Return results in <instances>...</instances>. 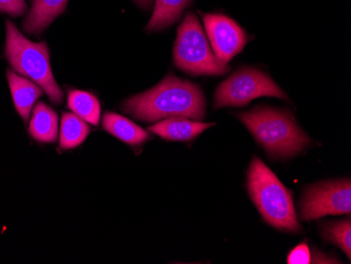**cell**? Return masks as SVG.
I'll return each mask as SVG.
<instances>
[{
  "mask_svg": "<svg viewBox=\"0 0 351 264\" xmlns=\"http://www.w3.org/2000/svg\"><path fill=\"white\" fill-rule=\"evenodd\" d=\"M247 184L250 198L268 224L285 232L301 230L291 193L257 157L250 163Z\"/></svg>",
  "mask_w": 351,
  "mask_h": 264,
  "instance_id": "cell-3",
  "label": "cell"
},
{
  "mask_svg": "<svg viewBox=\"0 0 351 264\" xmlns=\"http://www.w3.org/2000/svg\"><path fill=\"white\" fill-rule=\"evenodd\" d=\"M263 96L287 98L285 93L265 73L257 69H242L217 88L214 108L217 110L226 106H243Z\"/></svg>",
  "mask_w": 351,
  "mask_h": 264,
  "instance_id": "cell-6",
  "label": "cell"
},
{
  "mask_svg": "<svg viewBox=\"0 0 351 264\" xmlns=\"http://www.w3.org/2000/svg\"><path fill=\"white\" fill-rule=\"evenodd\" d=\"M215 123H203L184 117H169L149 128L152 133L171 141H187L194 139Z\"/></svg>",
  "mask_w": 351,
  "mask_h": 264,
  "instance_id": "cell-10",
  "label": "cell"
},
{
  "mask_svg": "<svg viewBox=\"0 0 351 264\" xmlns=\"http://www.w3.org/2000/svg\"><path fill=\"white\" fill-rule=\"evenodd\" d=\"M68 106L74 112L75 115L98 125L101 114L99 100L90 93L84 91H71L68 96Z\"/></svg>",
  "mask_w": 351,
  "mask_h": 264,
  "instance_id": "cell-15",
  "label": "cell"
},
{
  "mask_svg": "<svg viewBox=\"0 0 351 264\" xmlns=\"http://www.w3.org/2000/svg\"><path fill=\"white\" fill-rule=\"evenodd\" d=\"M90 133L86 122L75 114L64 113L61 118L60 147L73 149L82 145Z\"/></svg>",
  "mask_w": 351,
  "mask_h": 264,
  "instance_id": "cell-16",
  "label": "cell"
},
{
  "mask_svg": "<svg viewBox=\"0 0 351 264\" xmlns=\"http://www.w3.org/2000/svg\"><path fill=\"white\" fill-rule=\"evenodd\" d=\"M122 108L145 122L169 117L201 120L205 117V98L198 86L169 74L155 88L124 101Z\"/></svg>",
  "mask_w": 351,
  "mask_h": 264,
  "instance_id": "cell-1",
  "label": "cell"
},
{
  "mask_svg": "<svg viewBox=\"0 0 351 264\" xmlns=\"http://www.w3.org/2000/svg\"><path fill=\"white\" fill-rule=\"evenodd\" d=\"M102 125L106 132L130 145H142L149 138V134L145 130L118 114H104Z\"/></svg>",
  "mask_w": 351,
  "mask_h": 264,
  "instance_id": "cell-13",
  "label": "cell"
},
{
  "mask_svg": "<svg viewBox=\"0 0 351 264\" xmlns=\"http://www.w3.org/2000/svg\"><path fill=\"white\" fill-rule=\"evenodd\" d=\"M323 236L327 241L342 248L348 259L351 258V222L350 218L342 221L325 224Z\"/></svg>",
  "mask_w": 351,
  "mask_h": 264,
  "instance_id": "cell-17",
  "label": "cell"
},
{
  "mask_svg": "<svg viewBox=\"0 0 351 264\" xmlns=\"http://www.w3.org/2000/svg\"><path fill=\"white\" fill-rule=\"evenodd\" d=\"M69 0H32L31 10L23 21L25 32L38 36L64 12Z\"/></svg>",
  "mask_w": 351,
  "mask_h": 264,
  "instance_id": "cell-9",
  "label": "cell"
},
{
  "mask_svg": "<svg viewBox=\"0 0 351 264\" xmlns=\"http://www.w3.org/2000/svg\"><path fill=\"white\" fill-rule=\"evenodd\" d=\"M7 77L16 111L19 112L23 121L27 122L31 115L32 108L36 104L37 99L43 95V91L35 82L16 74L14 71L8 70Z\"/></svg>",
  "mask_w": 351,
  "mask_h": 264,
  "instance_id": "cell-11",
  "label": "cell"
},
{
  "mask_svg": "<svg viewBox=\"0 0 351 264\" xmlns=\"http://www.w3.org/2000/svg\"><path fill=\"white\" fill-rule=\"evenodd\" d=\"M191 3V0H155L154 13L147 25V31L155 32L173 25Z\"/></svg>",
  "mask_w": 351,
  "mask_h": 264,
  "instance_id": "cell-14",
  "label": "cell"
},
{
  "mask_svg": "<svg viewBox=\"0 0 351 264\" xmlns=\"http://www.w3.org/2000/svg\"><path fill=\"white\" fill-rule=\"evenodd\" d=\"M173 62L177 68L194 76H221L230 71V67L223 66L217 60L204 29L191 12L186 14L179 27L173 48Z\"/></svg>",
  "mask_w": 351,
  "mask_h": 264,
  "instance_id": "cell-5",
  "label": "cell"
},
{
  "mask_svg": "<svg viewBox=\"0 0 351 264\" xmlns=\"http://www.w3.org/2000/svg\"><path fill=\"white\" fill-rule=\"evenodd\" d=\"M0 12L17 19L27 14L29 9L25 0H0Z\"/></svg>",
  "mask_w": 351,
  "mask_h": 264,
  "instance_id": "cell-18",
  "label": "cell"
},
{
  "mask_svg": "<svg viewBox=\"0 0 351 264\" xmlns=\"http://www.w3.org/2000/svg\"><path fill=\"white\" fill-rule=\"evenodd\" d=\"M289 264H308L311 263V254L306 243H301L293 248L287 257Z\"/></svg>",
  "mask_w": 351,
  "mask_h": 264,
  "instance_id": "cell-19",
  "label": "cell"
},
{
  "mask_svg": "<svg viewBox=\"0 0 351 264\" xmlns=\"http://www.w3.org/2000/svg\"><path fill=\"white\" fill-rule=\"evenodd\" d=\"M238 117L271 156H295L311 145V139L287 110L257 106Z\"/></svg>",
  "mask_w": 351,
  "mask_h": 264,
  "instance_id": "cell-2",
  "label": "cell"
},
{
  "mask_svg": "<svg viewBox=\"0 0 351 264\" xmlns=\"http://www.w3.org/2000/svg\"><path fill=\"white\" fill-rule=\"evenodd\" d=\"M29 135L38 143H53L58 137V116L45 102L35 106L29 128Z\"/></svg>",
  "mask_w": 351,
  "mask_h": 264,
  "instance_id": "cell-12",
  "label": "cell"
},
{
  "mask_svg": "<svg viewBox=\"0 0 351 264\" xmlns=\"http://www.w3.org/2000/svg\"><path fill=\"white\" fill-rule=\"evenodd\" d=\"M300 218L304 221L327 215L350 214V179L317 183L305 191L299 204Z\"/></svg>",
  "mask_w": 351,
  "mask_h": 264,
  "instance_id": "cell-7",
  "label": "cell"
},
{
  "mask_svg": "<svg viewBox=\"0 0 351 264\" xmlns=\"http://www.w3.org/2000/svg\"><path fill=\"white\" fill-rule=\"evenodd\" d=\"M202 17L217 60L223 66H228L243 50L247 35L236 21L222 14H203Z\"/></svg>",
  "mask_w": 351,
  "mask_h": 264,
  "instance_id": "cell-8",
  "label": "cell"
},
{
  "mask_svg": "<svg viewBox=\"0 0 351 264\" xmlns=\"http://www.w3.org/2000/svg\"><path fill=\"white\" fill-rule=\"evenodd\" d=\"M133 1L134 3H137L141 9L147 11V10L151 9L154 0H133Z\"/></svg>",
  "mask_w": 351,
  "mask_h": 264,
  "instance_id": "cell-20",
  "label": "cell"
},
{
  "mask_svg": "<svg viewBox=\"0 0 351 264\" xmlns=\"http://www.w3.org/2000/svg\"><path fill=\"white\" fill-rule=\"evenodd\" d=\"M5 57L12 69L40 86L53 104H62L64 95L53 75L47 43L25 38L12 21H5Z\"/></svg>",
  "mask_w": 351,
  "mask_h": 264,
  "instance_id": "cell-4",
  "label": "cell"
}]
</instances>
